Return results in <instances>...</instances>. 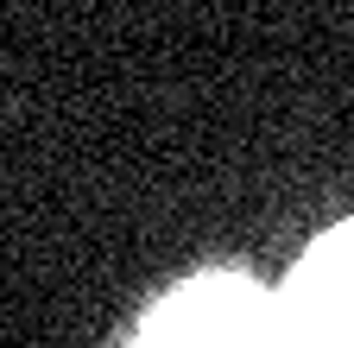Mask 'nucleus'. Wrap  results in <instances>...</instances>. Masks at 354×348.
<instances>
[{
	"label": "nucleus",
	"instance_id": "1",
	"mask_svg": "<svg viewBox=\"0 0 354 348\" xmlns=\"http://www.w3.org/2000/svg\"><path fill=\"white\" fill-rule=\"evenodd\" d=\"M140 348H272V297L241 279L184 285L146 323Z\"/></svg>",
	"mask_w": 354,
	"mask_h": 348
}]
</instances>
